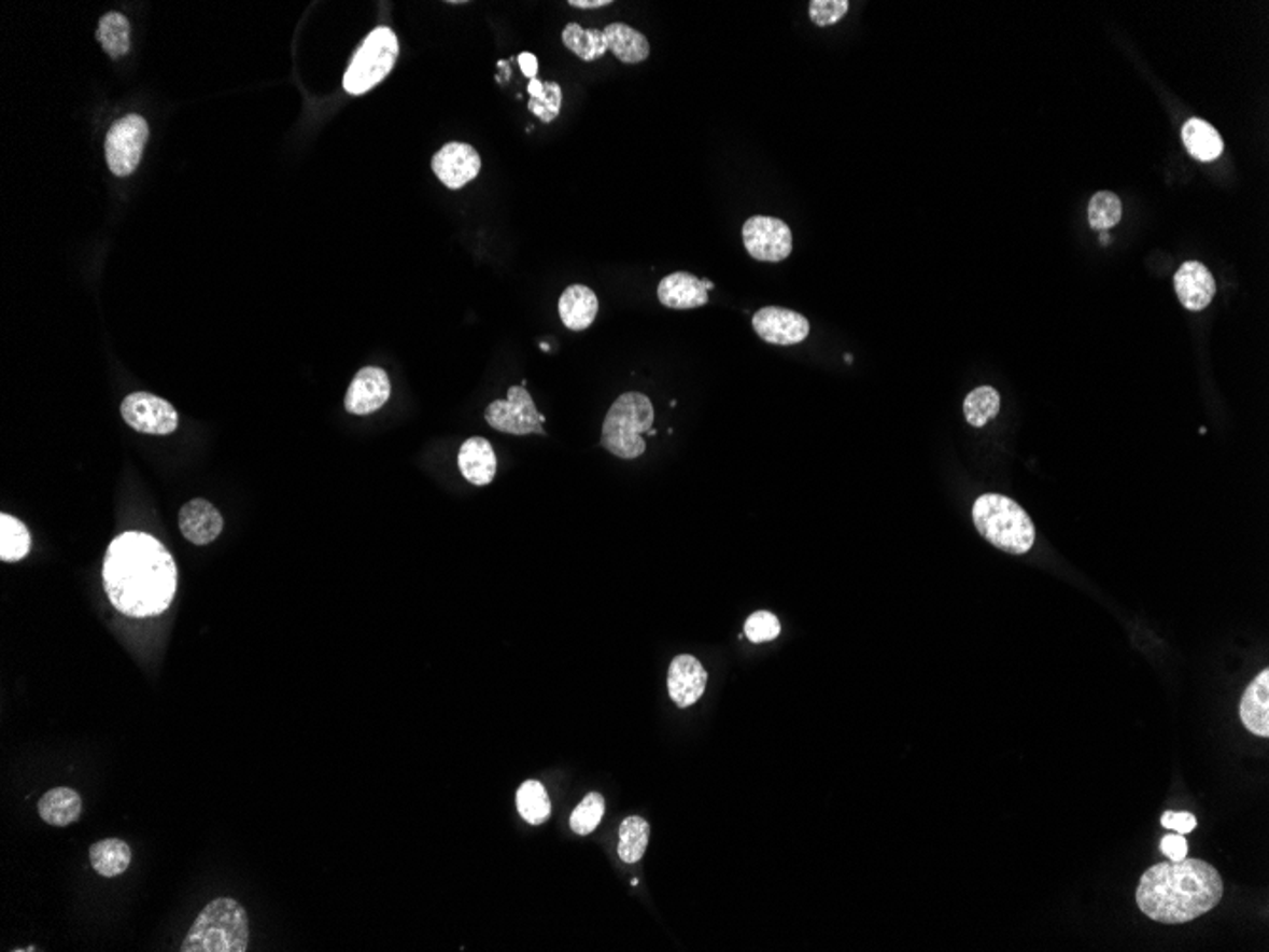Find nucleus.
I'll return each mask as SVG.
<instances>
[{
	"mask_svg": "<svg viewBox=\"0 0 1269 952\" xmlns=\"http://www.w3.org/2000/svg\"><path fill=\"white\" fill-rule=\"evenodd\" d=\"M654 407L650 397L640 392H625L608 409L603 422L601 445L620 459H639L647 451L643 434H652Z\"/></svg>",
	"mask_w": 1269,
	"mask_h": 952,
	"instance_id": "39448f33",
	"label": "nucleus"
},
{
	"mask_svg": "<svg viewBox=\"0 0 1269 952\" xmlns=\"http://www.w3.org/2000/svg\"><path fill=\"white\" fill-rule=\"evenodd\" d=\"M1161 852L1171 862H1182L1184 857H1188V842L1181 832H1171L1161 839Z\"/></svg>",
	"mask_w": 1269,
	"mask_h": 952,
	"instance_id": "e433bc0d",
	"label": "nucleus"
},
{
	"mask_svg": "<svg viewBox=\"0 0 1269 952\" xmlns=\"http://www.w3.org/2000/svg\"><path fill=\"white\" fill-rule=\"evenodd\" d=\"M605 815V799L598 793H590L570 814V829L576 835H590L597 829Z\"/></svg>",
	"mask_w": 1269,
	"mask_h": 952,
	"instance_id": "473e14b6",
	"label": "nucleus"
},
{
	"mask_svg": "<svg viewBox=\"0 0 1269 952\" xmlns=\"http://www.w3.org/2000/svg\"><path fill=\"white\" fill-rule=\"evenodd\" d=\"M1100 242H1102V243L1110 242V236H1108L1106 233H1104V235H1100Z\"/></svg>",
	"mask_w": 1269,
	"mask_h": 952,
	"instance_id": "ea45409f",
	"label": "nucleus"
},
{
	"mask_svg": "<svg viewBox=\"0 0 1269 952\" xmlns=\"http://www.w3.org/2000/svg\"><path fill=\"white\" fill-rule=\"evenodd\" d=\"M618 837H620V842H618L620 859L625 864H637L647 852L650 825L639 815H630L620 825Z\"/></svg>",
	"mask_w": 1269,
	"mask_h": 952,
	"instance_id": "393cba45",
	"label": "nucleus"
},
{
	"mask_svg": "<svg viewBox=\"0 0 1269 952\" xmlns=\"http://www.w3.org/2000/svg\"><path fill=\"white\" fill-rule=\"evenodd\" d=\"M146 139H149V124L139 114H128L107 134L105 156L109 168L114 176L126 178L138 170L143 156Z\"/></svg>",
	"mask_w": 1269,
	"mask_h": 952,
	"instance_id": "6e6552de",
	"label": "nucleus"
},
{
	"mask_svg": "<svg viewBox=\"0 0 1269 952\" xmlns=\"http://www.w3.org/2000/svg\"><path fill=\"white\" fill-rule=\"evenodd\" d=\"M752 330L769 345L791 347L806 340L809 335V322L806 316L789 308L764 307L752 316Z\"/></svg>",
	"mask_w": 1269,
	"mask_h": 952,
	"instance_id": "9b49d317",
	"label": "nucleus"
},
{
	"mask_svg": "<svg viewBox=\"0 0 1269 952\" xmlns=\"http://www.w3.org/2000/svg\"><path fill=\"white\" fill-rule=\"evenodd\" d=\"M1182 141L1188 153L1199 162H1213L1224 151L1221 134L1201 118H1189L1182 128Z\"/></svg>",
	"mask_w": 1269,
	"mask_h": 952,
	"instance_id": "b1692460",
	"label": "nucleus"
},
{
	"mask_svg": "<svg viewBox=\"0 0 1269 952\" xmlns=\"http://www.w3.org/2000/svg\"><path fill=\"white\" fill-rule=\"evenodd\" d=\"M397 54L399 42L396 32L390 27H377L357 48L356 56L352 57L342 86L352 96L367 94L392 73Z\"/></svg>",
	"mask_w": 1269,
	"mask_h": 952,
	"instance_id": "423d86ee",
	"label": "nucleus"
},
{
	"mask_svg": "<svg viewBox=\"0 0 1269 952\" xmlns=\"http://www.w3.org/2000/svg\"><path fill=\"white\" fill-rule=\"evenodd\" d=\"M89 864L105 879L121 877L131 864V848L121 839H103L89 848Z\"/></svg>",
	"mask_w": 1269,
	"mask_h": 952,
	"instance_id": "5701e85b",
	"label": "nucleus"
},
{
	"mask_svg": "<svg viewBox=\"0 0 1269 952\" xmlns=\"http://www.w3.org/2000/svg\"><path fill=\"white\" fill-rule=\"evenodd\" d=\"M779 633H781V624L777 620L776 614L769 613V611L752 613L745 621V638L755 645L774 641Z\"/></svg>",
	"mask_w": 1269,
	"mask_h": 952,
	"instance_id": "72a5a7b5",
	"label": "nucleus"
},
{
	"mask_svg": "<svg viewBox=\"0 0 1269 952\" xmlns=\"http://www.w3.org/2000/svg\"><path fill=\"white\" fill-rule=\"evenodd\" d=\"M96 37H98L99 44L113 59H121L122 56H126L130 52V22L118 12H109L99 19Z\"/></svg>",
	"mask_w": 1269,
	"mask_h": 952,
	"instance_id": "bb28decb",
	"label": "nucleus"
},
{
	"mask_svg": "<svg viewBox=\"0 0 1269 952\" xmlns=\"http://www.w3.org/2000/svg\"><path fill=\"white\" fill-rule=\"evenodd\" d=\"M528 111L540 121L550 124L558 118L563 106V89L558 82H542L538 79L528 82Z\"/></svg>",
	"mask_w": 1269,
	"mask_h": 952,
	"instance_id": "c85d7f7f",
	"label": "nucleus"
},
{
	"mask_svg": "<svg viewBox=\"0 0 1269 952\" xmlns=\"http://www.w3.org/2000/svg\"><path fill=\"white\" fill-rule=\"evenodd\" d=\"M122 419L130 429L149 436H170L179 426V415L170 402L149 392H133L122 402Z\"/></svg>",
	"mask_w": 1269,
	"mask_h": 952,
	"instance_id": "1a4fd4ad",
	"label": "nucleus"
},
{
	"mask_svg": "<svg viewBox=\"0 0 1269 952\" xmlns=\"http://www.w3.org/2000/svg\"><path fill=\"white\" fill-rule=\"evenodd\" d=\"M250 944V916L230 897H218L203 907L188 929L181 952H245Z\"/></svg>",
	"mask_w": 1269,
	"mask_h": 952,
	"instance_id": "7ed1b4c3",
	"label": "nucleus"
},
{
	"mask_svg": "<svg viewBox=\"0 0 1269 952\" xmlns=\"http://www.w3.org/2000/svg\"><path fill=\"white\" fill-rule=\"evenodd\" d=\"M82 814V797L71 787H54L39 800V815L52 827H69Z\"/></svg>",
	"mask_w": 1269,
	"mask_h": 952,
	"instance_id": "412c9836",
	"label": "nucleus"
},
{
	"mask_svg": "<svg viewBox=\"0 0 1269 952\" xmlns=\"http://www.w3.org/2000/svg\"><path fill=\"white\" fill-rule=\"evenodd\" d=\"M179 529L195 546H208L223 533L225 519L211 502L193 499L179 509Z\"/></svg>",
	"mask_w": 1269,
	"mask_h": 952,
	"instance_id": "4468645a",
	"label": "nucleus"
},
{
	"mask_svg": "<svg viewBox=\"0 0 1269 952\" xmlns=\"http://www.w3.org/2000/svg\"><path fill=\"white\" fill-rule=\"evenodd\" d=\"M598 312L597 295L588 288L575 283L566 288L559 299V316L563 325L573 332H583L595 322Z\"/></svg>",
	"mask_w": 1269,
	"mask_h": 952,
	"instance_id": "6ab92c4d",
	"label": "nucleus"
},
{
	"mask_svg": "<svg viewBox=\"0 0 1269 952\" xmlns=\"http://www.w3.org/2000/svg\"><path fill=\"white\" fill-rule=\"evenodd\" d=\"M103 586L114 608L130 618H151L170 608L178 591V565L164 544L146 533L116 536L103 561Z\"/></svg>",
	"mask_w": 1269,
	"mask_h": 952,
	"instance_id": "f257e3e1",
	"label": "nucleus"
},
{
	"mask_svg": "<svg viewBox=\"0 0 1269 952\" xmlns=\"http://www.w3.org/2000/svg\"><path fill=\"white\" fill-rule=\"evenodd\" d=\"M978 534L1002 551L1025 556L1035 542V529L1027 509L1002 494H981L973 504Z\"/></svg>",
	"mask_w": 1269,
	"mask_h": 952,
	"instance_id": "20e7f679",
	"label": "nucleus"
},
{
	"mask_svg": "<svg viewBox=\"0 0 1269 952\" xmlns=\"http://www.w3.org/2000/svg\"><path fill=\"white\" fill-rule=\"evenodd\" d=\"M1087 215H1089V225L1092 228L1106 233L1108 228L1116 226L1122 221L1124 206H1122V200H1119L1117 194L1110 193V191H1100V193L1092 196Z\"/></svg>",
	"mask_w": 1269,
	"mask_h": 952,
	"instance_id": "2f4dec72",
	"label": "nucleus"
},
{
	"mask_svg": "<svg viewBox=\"0 0 1269 952\" xmlns=\"http://www.w3.org/2000/svg\"><path fill=\"white\" fill-rule=\"evenodd\" d=\"M715 283L700 280L688 272H675L665 276L658 285V299L663 307L672 310H692L705 307L709 303V290Z\"/></svg>",
	"mask_w": 1269,
	"mask_h": 952,
	"instance_id": "dca6fc26",
	"label": "nucleus"
},
{
	"mask_svg": "<svg viewBox=\"0 0 1269 952\" xmlns=\"http://www.w3.org/2000/svg\"><path fill=\"white\" fill-rule=\"evenodd\" d=\"M1174 291L1182 307L1199 312L1211 305L1216 295V282L1203 263L1188 261L1174 275Z\"/></svg>",
	"mask_w": 1269,
	"mask_h": 952,
	"instance_id": "f3484780",
	"label": "nucleus"
},
{
	"mask_svg": "<svg viewBox=\"0 0 1269 952\" xmlns=\"http://www.w3.org/2000/svg\"><path fill=\"white\" fill-rule=\"evenodd\" d=\"M848 0H812L809 2V19L817 27H829L838 24L848 14Z\"/></svg>",
	"mask_w": 1269,
	"mask_h": 952,
	"instance_id": "f704fd0d",
	"label": "nucleus"
},
{
	"mask_svg": "<svg viewBox=\"0 0 1269 952\" xmlns=\"http://www.w3.org/2000/svg\"><path fill=\"white\" fill-rule=\"evenodd\" d=\"M519 67H521V71H523V74H525L528 81H534V79H536V74H538V59H536L534 54H531V52H523V54L519 56Z\"/></svg>",
	"mask_w": 1269,
	"mask_h": 952,
	"instance_id": "4c0bfd02",
	"label": "nucleus"
},
{
	"mask_svg": "<svg viewBox=\"0 0 1269 952\" xmlns=\"http://www.w3.org/2000/svg\"><path fill=\"white\" fill-rule=\"evenodd\" d=\"M31 549V534L17 517L0 516V559L4 563H16L27 557Z\"/></svg>",
	"mask_w": 1269,
	"mask_h": 952,
	"instance_id": "a878e982",
	"label": "nucleus"
},
{
	"mask_svg": "<svg viewBox=\"0 0 1269 952\" xmlns=\"http://www.w3.org/2000/svg\"><path fill=\"white\" fill-rule=\"evenodd\" d=\"M1161 825L1165 829H1171L1181 835H1188L1197 827V817L1192 812H1165L1161 815Z\"/></svg>",
	"mask_w": 1269,
	"mask_h": 952,
	"instance_id": "c9c22d12",
	"label": "nucleus"
},
{
	"mask_svg": "<svg viewBox=\"0 0 1269 952\" xmlns=\"http://www.w3.org/2000/svg\"><path fill=\"white\" fill-rule=\"evenodd\" d=\"M1000 405L1002 400L998 390L992 387H978L965 397L963 415L971 426L983 429L987 422L996 419V415L1000 412Z\"/></svg>",
	"mask_w": 1269,
	"mask_h": 952,
	"instance_id": "7c9ffc66",
	"label": "nucleus"
},
{
	"mask_svg": "<svg viewBox=\"0 0 1269 952\" xmlns=\"http://www.w3.org/2000/svg\"><path fill=\"white\" fill-rule=\"evenodd\" d=\"M496 466H498V462H496L493 445L489 444L485 437H469L462 444L461 452H459V468L469 484L479 485V487L491 484L496 476Z\"/></svg>",
	"mask_w": 1269,
	"mask_h": 952,
	"instance_id": "a211bd4d",
	"label": "nucleus"
},
{
	"mask_svg": "<svg viewBox=\"0 0 1269 952\" xmlns=\"http://www.w3.org/2000/svg\"><path fill=\"white\" fill-rule=\"evenodd\" d=\"M705 686H707V671L704 670V666L695 656L680 654L673 660L669 666V675H667V690H669L673 702L677 703L679 708L694 705L704 696Z\"/></svg>",
	"mask_w": 1269,
	"mask_h": 952,
	"instance_id": "2eb2a0df",
	"label": "nucleus"
},
{
	"mask_svg": "<svg viewBox=\"0 0 1269 952\" xmlns=\"http://www.w3.org/2000/svg\"><path fill=\"white\" fill-rule=\"evenodd\" d=\"M561 37L566 48L583 61H595L608 52L605 32L598 29H582L578 24H568Z\"/></svg>",
	"mask_w": 1269,
	"mask_h": 952,
	"instance_id": "cd10ccee",
	"label": "nucleus"
},
{
	"mask_svg": "<svg viewBox=\"0 0 1269 952\" xmlns=\"http://www.w3.org/2000/svg\"><path fill=\"white\" fill-rule=\"evenodd\" d=\"M1239 715L1243 727L1254 736L1268 738L1269 736V671H1261L1251 685L1246 686L1245 695L1241 698Z\"/></svg>",
	"mask_w": 1269,
	"mask_h": 952,
	"instance_id": "aec40b11",
	"label": "nucleus"
},
{
	"mask_svg": "<svg viewBox=\"0 0 1269 952\" xmlns=\"http://www.w3.org/2000/svg\"><path fill=\"white\" fill-rule=\"evenodd\" d=\"M608 52L615 54L622 64H643L650 56V44L643 32L635 31L625 24H610L605 29Z\"/></svg>",
	"mask_w": 1269,
	"mask_h": 952,
	"instance_id": "4be33fe9",
	"label": "nucleus"
},
{
	"mask_svg": "<svg viewBox=\"0 0 1269 952\" xmlns=\"http://www.w3.org/2000/svg\"><path fill=\"white\" fill-rule=\"evenodd\" d=\"M1224 896L1221 872L1201 859L1150 867L1137 888V904L1152 921L1184 924L1213 911Z\"/></svg>",
	"mask_w": 1269,
	"mask_h": 952,
	"instance_id": "f03ea898",
	"label": "nucleus"
},
{
	"mask_svg": "<svg viewBox=\"0 0 1269 952\" xmlns=\"http://www.w3.org/2000/svg\"><path fill=\"white\" fill-rule=\"evenodd\" d=\"M432 170L437 179L451 191H459L478 178L481 158L478 151L468 143L451 141L432 158Z\"/></svg>",
	"mask_w": 1269,
	"mask_h": 952,
	"instance_id": "f8f14e48",
	"label": "nucleus"
},
{
	"mask_svg": "<svg viewBox=\"0 0 1269 952\" xmlns=\"http://www.w3.org/2000/svg\"><path fill=\"white\" fill-rule=\"evenodd\" d=\"M568 4L582 10L603 9V6H610L612 0H570Z\"/></svg>",
	"mask_w": 1269,
	"mask_h": 952,
	"instance_id": "58836bf2",
	"label": "nucleus"
},
{
	"mask_svg": "<svg viewBox=\"0 0 1269 952\" xmlns=\"http://www.w3.org/2000/svg\"><path fill=\"white\" fill-rule=\"evenodd\" d=\"M485 420L498 432L513 436H544L546 417L538 412L525 387H511L508 400H496L485 409Z\"/></svg>",
	"mask_w": 1269,
	"mask_h": 952,
	"instance_id": "0eeeda50",
	"label": "nucleus"
},
{
	"mask_svg": "<svg viewBox=\"0 0 1269 952\" xmlns=\"http://www.w3.org/2000/svg\"><path fill=\"white\" fill-rule=\"evenodd\" d=\"M518 810L521 817L531 825L544 824L550 817V797L542 783L528 780L519 787Z\"/></svg>",
	"mask_w": 1269,
	"mask_h": 952,
	"instance_id": "c756f323",
	"label": "nucleus"
},
{
	"mask_svg": "<svg viewBox=\"0 0 1269 952\" xmlns=\"http://www.w3.org/2000/svg\"><path fill=\"white\" fill-rule=\"evenodd\" d=\"M742 236L747 253L762 263H781L791 255V228L781 219L764 215L747 219Z\"/></svg>",
	"mask_w": 1269,
	"mask_h": 952,
	"instance_id": "9d476101",
	"label": "nucleus"
},
{
	"mask_svg": "<svg viewBox=\"0 0 1269 952\" xmlns=\"http://www.w3.org/2000/svg\"><path fill=\"white\" fill-rule=\"evenodd\" d=\"M392 394L389 375L380 367H364L357 372L344 397V407L352 415H371L386 404Z\"/></svg>",
	"mask_w": 1269,
	"mask_h": 952,
	"instance_id": "ddd939ff",
	"label": "nucleus"
}]
</instances>
